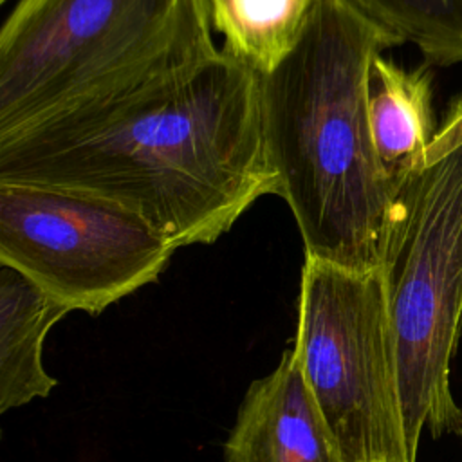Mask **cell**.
Masks as SVG:
<instances>
[{"label": "cell", "mask_w": 462, "mask_h": 462, "mask_svg": "<svg viewBox=\"0 0 462 462\" xmlns=\"http://www.w3.org/2000/svg\"><path fill=\"white\" fill-rule=\"evenodd\" d=\"M5 2H7V0H0V4H5Z\"/></svg>", "instance_id": "4fadbf2b"}, {"label": "cell", "mask_w": 462, "mask_h": 462, "mask_svg": "<svg viewBox=\"0 0 462 462\" xmlns=\"http://www.w3.org/2000/svg\"><path fill=\"white\" fill-rule=\"evenodd\" d=\"M462 146V97L451 106L444 123L435 132L426 153V166L453 153Z\"/></svg>", "instance_id": "7c38bea8"}, {"label": "cell", "mask_w": 462, "mask_h": 462, "mask_svg": "<svg viewBox=\"0 0 462 462\" xmlns=\"http://www.w3.org/2000/svg\"><path fill=\"white\" fill-rule=\"evenodd\" d=\"M70 310L20 271L0 265V411L47 397L58 384L43 368V341Z\"/></svg>", "instance_id": "9c48e42d"}, {"label": "cell", "mask_w": 462, "mask_h": 462, "mask_svg": "<svg viewBox=\"0 0 462 462\" xmlns=\"http://www.w3.org/2000/svg\"><path fill=\"white\" fill-rule=\"evenodd\" d=\"M318 0H208L224 51L258 72L269 70L294 43Z\"/></svg>", "instance_id": "30bf717a"}, {"label": "cell", "mask_w": 462, "mask_h": 462, "mask_svg": "<svg viewBox=\"0 0 462 462\" xmlns=\"http://www.w3.org/2000/svg\"><path fill=\"white\" fill-rule=\"evenodd\" d=\"M208 0H16L0 29V144L130 110L220 51Z\"/></svg>", "instance_id": "3957f363"}, {"label": "cell", "mask_w": 462, "mask_h": 462, "mask_svg": "<svg viewBox=\"0 0 462 462\" xmlns=\"http://www.w3.org/2000/svg\"><path fill=\"white\" fill-rule=\"evenodd\" d=\"M0 180L116 200L177 249L213 244L278 195L260 72L220 49L191 78L83 130L0 144Z\"/></svg>", "instance_id": "6da1fadb"}, {"label": "cell", "mask_w": 462, "mask_h": 462, "mask_svg": "<svg viewBox=\"0 0 462 462\" xmlns=\"http://www.w3.org/2000/svg\"><path fill=\"white\" fill-rule=\"evenodd\" d=\"M292 350L341 462H417L404 431L381 271L305 256Z\"/></svg>", "instance_id": "5b68a950"}, {"label": "cell", "mask_w": 462, "mask_h": 462, "mask_svg": "<svg viewBox=\"0 0 462 462\" xmlns=\"http://www.w3.org/2000/svg\"><path fill=\"white\" fill-rule=\"evenodd\" d=\"M393 45H415L430 65L462 63V0H343Z\"/></svg>", "instance_id": "8fae6325"}, {"label": "cell", "mask_w": 462, "mask_h": 462, "mask_svg": "<svg viewBox=\"0 0 462 462\" xmlns=\"http://www.w3.org/2000/svg\"><path fill=\"white\" fill-rule=\"evenodd\" d=\"M368 123L381 170L397 188L426 166L437 132L430 72L402 69L379 54L368 76Z\"/></svg>", "instance_id": "ba28073f"}, {"label": "cell", "mask_w": 462, "mask_h": 462, "mask_svg": "<svg viewBox=\"0 0 462 462\" xmlns=\"http://www.w3.org/2000/svg\"><path fill=\"white\" fill-rule=\"evenodd\" d=\"M393 43L343 0H318L260 72L265 141L307 258L379 271L395 195L374 148L368 76Z\"/></svg>", "instance_id": "7a4b0ae2"}, {"label": "cell", "mask_w": 462, "mask_h": 462, "mask_svg": "<svg viewBox=\"0 0 462 462\" xmlns=\"http://www.w3.org/2000/svg\"><path fill=\"white\" fill-rule=\"evenodd\" d=\"M175 251L116 200L0 180V265L20 271L69 310L101 314L157 282Z\"/></svg>", "instance_id": "8992f818"}, {"label": "cell", "mask_w": 462, "mask_h": 462, "mask_svg": "<svg viewBox=\"0 0 462 462\" xmlns=\"http://www.w3.org/2000/svg\"><path fill=\"white\" fill-rule=\"evenodd\" d=\"M388 289L404 431L462 435L451 361L462 332V146L397 188L381 269Z\"/></svg>", "instance_id": "277c9868"}, {"label": "cell", "mask_w": 462, "mask_h": 462, "mask_svg": "<svg viewBox=\"0 0 462 462\" xmlns=\"http://www.w3.org/2000/svg\"><path fill=\"white\" fill-rule=\"evenodd\" d=\"M224 462H341L292 348L249 384L224 442Z\"/></svg>", "instance_id": "52a82bcc"}]
</instances>
